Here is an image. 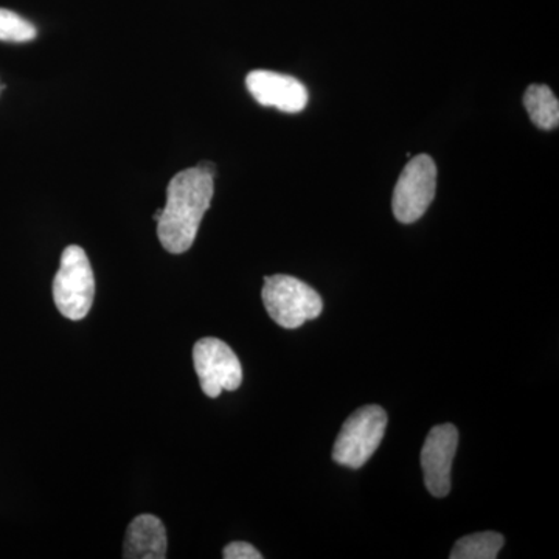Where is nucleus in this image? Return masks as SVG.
<instances>
[{
	"mask_svg": "<svg viewBox=\"0 0 559 559\" xmlns=\"http://www.w3.org/2000/svg\"><path fill=\"white\" fill-rule=\"evenodd\" d=\"M3 90H5V86H2V84H0V92H2Z\"/></svg>",
	"mask_w": 559,
	"mask_h": 559,
	"instance_id": "obj_15",
	"label": "nucleus"
},
{
	"mask_svg": "<svg viewBox=\"0 0 559 559\" xmlns=\"http://www.w3.org/2000/svg\"><path fill=\"white\" fill-rule=\"evenodd\" d=\"M223 558L226 559H261L263 555L260 554L255 547L250 546L248 543H231L229 546L224 547Z\"/></svg>",
	"mask_w": 559,
	"mask_h": 559,
	"instance_id": "obj_13",
	"label": "nucleus"
},
{
	"mask_svg": "<svg viewBox=\"0 0 559 559\" xmlns=\"http://www.w3.org/2000/svg\"><path fill=\"white\" fill-rule=\"evenodd\" d=\"M94 271L80 246H69L61 255L60 270L53 280V300L58 311L70 320L86 318L94 304Z\"/></svg>",
	"mask_w": 559,
	"mask_h": 559,
	"instance_id": "obj_3",
	"label": "nucleus"
},
{
	"mask_svg": "<svg viewBox=\"0 0 559 559\" xmlns=\"http://www.w3.org/2000/svg\"><path fill=\"white\" fill-rule=\"evenodd\" d=\"M193 364L202 392L209 399H218L223 390L234 392L242 382L240 359L226 342L205 337L193 348Z\"/></svg>",
	"mask_w": 559,
	"mask_h": 559,
	"instance_id": "obj_6",
	"label": "nucleus"
},
{
	"mask_svg": "<svg viewBox=\"0 0 559 559\" xmlns=\"http://www.w3.org/2000/svg\"><path fill=\"white\" fill-rule=\"evenodd\" d=\"M123 558H167V532L159 518L140 514L131 522L124 538Z\"/></svg>",
	"mask_w": 559,
	"mask_h": 559,
	"instance_id": "obj_9",
	"label": "nucleus"
},
{
	"mask_svg": "<svg viewBox=\"0 0 559 559\" xmlns=\"http://www.w3.org/2000/svg\"><path fill=\"white\" fill-rule=\"evenodd\" d=\"M524 106L530 120L544 131H551L559 123L557 95L546 84H532L524 94Z\"/></svg>",
	"mask_w": 559,
	"mask_h": 559,
	"instance_id": "obj_10",
	"label": "nucleus"
},
{
	"mask_svg": "<svg viewBox=\"0 0 559 559\" xmlns=\"http://www.w3.org/2000/svg\"><path fill=\"white\" fill-rule=\"evenodd\" d=\"M248 91L261 106L282 112H301L308 105V91L299 80L271 70H253L246 76Z\"/></svg>",
	"mask_w": 559,
	"mask_h": 559,
	"instance_id": "obj_8",
	"label": "nucleus"
},
{
	"mask_svg": "<svg viewBox=\"0 0 559 559\" xmlns=\"http://www.w3.org/2000/svg\"><path fill=\"white\" fill-rule=\"evenodd\" d=\"M213 178L215 175L200 164L173 176L167 189V204L157 221V237L167 252L179 255L193 246L215 193Z\"/></svg>",
	"mask_w": 559,
	"mask_h": 559,
	"instance_id": "obj_1",
	"label": "nucleus"
},
{
	"mask_svg": "<svg viewBox=\"0 0 559 559\" xmlns=\"http://www.w3.org/2000/svg\"><path fill=\"white\" fill-rule=\"evenodd\" d=\"M506 539L500 533L481 532L465 536L455 543L451 559H495L498 558Z\"/></svg>",
	"mask_w": 559,
	"mask_h": 559,
	"instance_id": "obj_11",
	"label": "nucleus"
},
{
	"mask_svg": "<svg viewBox=\"0 0 559 559\" xmlns=\"http://www.w3.org/2000/svg\"><path fill=\"white\" fill-rule=\"evenodd\" d=\"M388 428V412L380 406L356 411L342 426L333 448V460L342 466L358 469L380 448Z\"/></svg>",
	"mask_w": 559,
	"mask_h": 559,
	"instance_id": "obj_4",
	"label": "nucleus"
},
{
	"mask_svg": "<svg viewBox=\"0 0 559 559\" xmlns=\"http://www.w3.org/2000/svg\"><path fill=\"white\" fill-rule=\"evenodd\" d=\"M459 430L454 425L436 426L421 450L425 485L433 498H447L451 491V469L457 452Z\"/></svg>",
	"mask_w": 559,
	"mask_h": 559,
	"instance_id": "obj_7",
	"label": "nucleus"
},
{
	"mask_svg": "<svg viewBox=\"0 0 559 559\" xmlns=\"http://www.w3.org/2000/svg\"><path fill=\"white\" fill-rule=\"evenodd\" d=\"M437 191V165L428 154H418L407 162L393 190L395 218L412 224L421 218L432 204Z\"/></svg>",
	"mask_w": 559,
	"mask_h": 559,
	"instance_id": "obj_5",
	"label": "nucleus"
},
{
	"mask_svg": "<svg viewBox=\"0 0 559 559\" xmlns=\"http://www.w3.org/2000/svg\"><path fill=\"white\" fill-rule=\"evenodd\" d=\"M261 297L271 319L286 330L299 329L308 320L318 319L323 310L318 290L290 275L264 278Z\"/></svg>",
	"mask_w": 559,
	"mask_h": 559,
	"instance_id": "obj_2",
	"label": "nucleus"
},
{
	"mask_svg": "<svg viewBox=\"0 0 559 559\" xmlns=\"http://www.w3.org/2000/svg\"><path fill=\"white\" fill-rule=\"evenodd\" d=\"M38 35L35 25L14 11L0 9V40L3 43H28Z\"/></svg>",
	"mask_w": 559,
	"mask_h": 559,
	"instance_id": "obj_12",
	"label": "nucleus"
},
{
	"mask_svg": "<svg viewBox=\"0 0 559 559\" xmlns=\"http://www.w3.org/2000/svg\"><path fill=\"white\" fill-rule=\"evenodd\" d=\"M160 215H162V209H160V210H157V212H156V213H154L153 218H154V221H156V223H157V221H159V219H160Z\"/></svg>",
	"mask_w": 559,
	"mask_h": 559,
	"instance_id": "obj_14",
	"label": "nucleus"
}]
</instances>
